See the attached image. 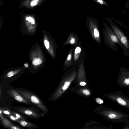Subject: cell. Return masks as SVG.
Returning <instances> with one entry per match:
<instances>
[{
	"instance_id": "1",
	"label": "cell",
	"mask_w": 129,
	"mask_h": 129,
	"mask_svg": "<svg viewBox=\"0 0 129 129\" xmlns=\"http://www.w3.org/2000/svg\"><path fill=\"white\" fill-rule=\"evenodd\" d=\"M24 97L38 108L45 115L48 112V109L39 97L35 93L27 89L14 87V88Z\"/></svg>"
},
{
	"instance_id": "2",
	"label": "cell",
	"mask_w": 129,
	"mask_h": 129,
	"mask_svg": "<svg viewBox=\"0 0 129 129\" xmlns=\"http://www.w3.org/2000/svg\"><path fill=\"white\" fill-rule=\"evenodd\" d=\"M104 110V115L112 122L129 123V114L113 108L106 107Z\"/></svg>"
},
{
	"instance_id": "3",
	"label": "cell",
	"mask_w": 129,
	"mask_h": 129,
	"mask_svg": "<svg viewBox=\"0 0 129 129\" xmlns=\"http://www.w3.org/2000/svg\"><path fill=\"white\" fill-rule=\"evenodd\" d=\"M14 109L26 119L28 118L39 119L42 117V112H40L39 109L35 106H17L14 108Z\"/></svg>"
},
{
	"instance_id": "4",
	"label": "cell",
	"mask_w": 129,
	"mask_h": 129,
	"mask_svg": "<svg viewBox=\"0 0 129 129\" xmlns=\"http://www.w3.org/2000/svg\"><path fill=\"white\" fill-rule=\"evenodd\" d=\"M105 95L112 101L124 107L129 109V98L126 96L122 91L115 92L105 94Z\"/></svg>"
},
{
	"instance_id": "5",
	"label": "cell",
	"mask_w": 129,
	"mask_h": 129,
	"mask_svg": "<svg viewBox=\"0 0 129 129\" xmlns=\"http://www.w3.org/2000/svg\"><path fill=\"white\" fill-rule=\"evenodd\" d=\"M105 19L110 24L113 29L115 34L120 41L125 47L129 50V41L127 37L119 28L114 23V20L112 18L107 17Z\"/></svg>"
},
{
	"instance_id": "6",
	"label": "cell",
	"mask_w": 129,
	"mask_h": 129,
	"mask_svg": "<svg viewBox=\"0 0 129 129\" xmlns=\"http://www.w3.org/2000/svg\"><path fill=\"white\" fill-rule=\"evenodd\" d=\"M117 83L120 87H129V70L126 69L120 70Z\"/></svg>"
},
{
	"instance_id": "7",
	"label": "cell",
	"mask_w": 129,
	"mask_h": 129,
	"mask_svg": "<svg viewBox=\"0 0 129 129\" xmlns=\"http://www.w3.org/2000/svg\"><path fill=\"white\" fill-rule=\"evenodd\" d=\"M7 93L15 100L19 102L35 106L14 88L9 89L7 91Z\"/></svg>"
},
{
	"instance_id": "8",
	"label": "cell",
	"mask_w": 129,
	"mask_h": 129,
	"mask_svg": "<svg viewBox=\"0 0 129 129\" xmlns=\"http://www.w3.org/2000/svg\"><path fill=\"white\" fill-rule=\"evenodd\" d=\"M2 113L0 114V120L2 125L6 128L11 129H21L22 128L16 125L6 118Z\"/></svg>"
},
{
	"instance_id": "9",
	"label": "cell",
	"mask_w": 129,
	"mask_h": 129,
	"mask_svg": "<svg viewBox=\"0 0 129 129\" xmlns=\"http://www.w3.org/2000/svg\"><path fill=\"white\" fill-rule=\"evenodd\" d=\"M16 122L21 126L28 129H34L38 127L37 125L26 120L19 119L17 120Z\"/></svg>"
},
{
	"instance_id": "10",
	"label": "cell",
	"mask_w": 129,
	"mask_h": 129,
	"mask_svg": "<svg viewBox=\"0 0 129 129\" xmlns=\"http://www.w3.org/2000/svg\"><path fill=\"white\" fill-rule=\"evenodd\" d=\"M0 110L1 111L2 113L4 114L5 116L9 115L12 114L11 111L7 108H1V107Z\"/></svg>"
},
{
	"instance_id": "11",
	"label": "cell",
	"mask_w": 129,
	"mask_h": 129,
	"mask_svg": "<svg viewBox=\"0 0 129 129\" xmlns=\"http://www.w3.org/2000/svg\"><path fill=\"white\" fill-rule=\"evenodd\" d=\"M42 63V61L41 59L39 58H35L32 61L33 64L35 66H38L41 64Z\"/></svg>"
},
{
	"instance_id": "12",
	"label": "cell",
	"mask_w": 129,
	"mask_h": 129,
	"mask_svg": "<svg viewBox=\"0 0 129 129\" xmlns=\"http://www.w3.org/2000/svg\"><path fill=\"white\" fill-rule=\"evenodd\" d=\"M98 4L102 5L109 6L110 5L105 0H93Z\"/></svg>"
},
{
	"instance_id": "13",
	"label": "cell",
	"mask_w": 129,
	"mask_h": 129,
	"mask_svg": "<svg viewBox=\"0 0 129 129\" xmlns=\"http://www.w3.org/2000/svg\"><path fill=\"white\" fill-rule=\"evenodd\" d=\"M12 114L15 116L18 117L19 119L22 120H26L24 117L22 116L20 114L16 111H11Z\"/></svg>"
},
{
	"instance_id": "14",
	"label": "cell",
	"mask_w": 129,
	"mask_h": 129,
	"mask_svg": "<svg viewBox=\"0 0 129 129\" xmlns=\"http://www.w3.org/2000/svg\"><path fill=\"white\" fill-rule=\"evenodd\" d=\"M70 82L66 81L65 82L64 85L62 86V89L63 91L66 90L68 87L70 85Z\"/></svg>"
},
{
	"instance_id": "15",
	"label": "cell",
	"mask_w": 129,
	"mask_h": 129,
	"mask_svg": "<svg viewBox=\"0 0 129 129\" xmlns=\"http://www.w3.org/2000/svg\"><path fill=\"white\" fill-rule=\"evenodd\" d=\"M26 20L29 22H30L32 24H35V21L34 19L31 17H28L26 18Z\"/></svg>"
},
{
	"instance_id": "16",
	"label": "cell",
	"mask_w": 129,
	"mask_h": 129,
	"mask_svg": "<svg viewBox=\"0 0 129 129\" xmlns=\"http://www.w3.org/2000/svg\"><path fill=\"white\" fill-rule=\"evenodd\" d=\"M11 119V120L14 121L16 122L17 120L16 119L15 116L12 114L6 116Z\"/></svg>"
},
{
	"instance_id": "17",
	"label": "cell",
	"mask_w": 129,
	"mask_h": 129,
	"mask_svg": "<svg viewBox=\"0 0 129 129\" xmlns=\"http://www.w3.org/2000/svg\"><path fill=\"white\" fill-rule=\"evenodd\" d=\"M94 36L95 37H98L99 36V31L96 28H95L94 29Z\"/></svg>"
},
{
	"instance_id": "18",
	"label": "cell",
	"mask_w": 129,
	"mask_h": 129,
	"mask_svg": "<svg viewBox=\"0 0 129 129\" xmlns=\"http://www.w3.org/2000/svg\"><path fill=\"white\" fill-rule=\"evenodd\" d=\"M39 0H33L30 3V5L32 7L35 6L37 5Z\"/></svg>"
},
{
	"instance_id": "19",
	"label": "cell",
	"mask_w": 129,
	"mask_h": 129,
	"mask_svg": "<svg viewBox=\"0 0 129 129\" xmlns=\"http://www.w3.org/2000/svg\"><path fill=\"white\" fill-rule=\"evenodd\" d=\"M45 46L47 49H48L49 48V44L48 41L47 40H45L44 42Z\"/></svg>"
},
{
	"instance_id": "20",
	"label": "cell",
	"mask_w": 129,
	"mask_h": 129,
	"mask_svg": "<svg viewBox=\"0 0 129 129\" xmlns=\"http://www.w3.org/2000/svg\"><path fill=\"white\" fill-rule=\"evenodd\" d=\"M95 101L96 102L99 104H102L103 102V100L98 98H97Z\"/></svg>"
},
{
	"instance_id": "21",
	"label": "cell",
	"mask_w": 129,
	"mask_h": 129,
	"mask_svg": "<svg viewBox=\"0 0 129 129\" xmlns=\"http://www.w3.org/2000/svg\"><path fill=\"white\" fill-rule=\"evenodd\" d=\"M83 93L86 95H89L90 94V92L87 90L85 89L83 91Z\"/></svg>"
},
{
	"instance_id": "22",
	"label": "cell",
	"mask_w": 129,
	"mask_h": 129,
	"mask_svg": "<svg viewBox=\"0 0 129 129\" xmlns=\"http://www.w3.org/2000/svg\"><path fill=\"white\" fill-rule=\"evenodd\" d=\"M81 51V48L79 47H77L76 48L75 50V53H79Z\"/></svg>"
},
{
	"instance_id": "23",
	"label": "cell",
	"mask_w": 129,
	"mask_h": 129,
	"mask_svg": "<svg viewBox=\"0 0 129 129\" xmlns=\"http://www.w3.org/2000/svg\"><path fill=\"white\" fill-rule=\"evenodd\" d=\"M70 43L71 44H73L75 42V40L74 38H71L70 41Z\"/></svg>"
},
{
	"instance_id": "24",
	"label": "cell",
	"mask_w": 129,
	"mask_h": 129,
	"mask_svg": "<svg viewBox=\"0 0 129 129\" xmlns=\"http://www.w3.org/2000/svg\"><path fill=\"white\" fill-rule=\"evenodd\" d=\"M126 8H127L129 7V0H127L125 6Z\"/></svg>"
},
{
	"instance_id": "25",
	"label": "cell",
	"mask_w": 129,
	"mask_h": 129,
	"mask_svg": "<svg viewBox=\"0 0 129 129\" xmlns=\"http://www.w3.org/2000/svg\"><path fill=\"white\" fill-rule=\"evenodd\" d=\"M86 83L84 82H81L79 83L80 85L81 86H84L86 84Z\"/></svg>"
},
{
	"instance_id": "26",
	"label": "cell",
	"mask_w": 129,
	"mask_h": 129,
	"mask_svg": "<svg viewBox=\"0 0 129 129\" xmlns=\"http://www.w3.org/2000/svg\"><path fill=\"white\" fill-rule=\"evenodd\" d=\"M71 58V54H69L67 57V59L68 60H70Z\"/></svg>"
},
{
	"instance_id": "27",
	"label": "cell",
	"mask_w": 129,
	"mask_h": 129,
	"mask_svg": "<svg viewBox=\"0 0 129 129\" xmlns=\"http://www.w3.org/2000/svg\"><path fill=\"white\" fill-rule=\"evenodd\" d=\"M24 66L26 68H27L28 67V64L27 63H25L24 64Z\"/></svg>"
}]
</instances>
